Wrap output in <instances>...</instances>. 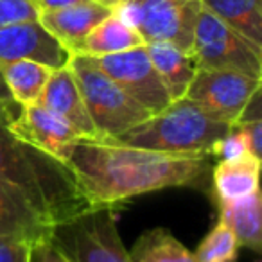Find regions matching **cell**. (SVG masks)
I'll list each match as a JSON object with an SVG mask.
<instances>
[{
  "instance_id": "obj_1",
  "label": "cell",
  "mask_w": 262,
  "mask_h": 262,
  "mask_svg": "<svg viewBox=\"0 0 262 262\" xmlns=\"http://www.w3.org/2000/svg\"><path fill=\"white\" fill-rule=\"evenodd\" d=\"M210 155H167L108 142L76 139L59 151L84 196L94 205H120L169 187L205 189Z\"/></svg>"
},
{
  "instance_id": "obj_2",
  "label": "cell",
  "mask_w": 262,
  "mask_h": 262,
  "mask_svg": "<svg viewBox=\"0 0 262 262\" xmlns=\"http://www.w3.org/2000/svg\"><path fill=\"white\" fill-rule=\"evenodd\" d=\"M0 178L18 189L38 214L56 225L94 207L69 165L18 139L0 113Z\"/></svg>"
},
{
  "instance_id": "obj_3",
  "label": "cell",
  "mask_w": 262,
  "mask_h": 262,
  "mask_svg": "<svg viewBox=\"0 0 262 262\" xmlns=\"http://www.w3.org/2000/svg\"><path fill=\"white\" fill-rule=\"evenodd\" d=\"M230 129V124L214 119L196 102L182 97L122 135L102 140L167 155H212L215 144Z\"/></svg>"
},
{
  "instance_id": "obj_4",
  "label": "cell",
  "mask_w": 262,
  "mask_h": 262,
  "mask_svg": "<svg viewBox=\"0 0 262 262\" xmlns=\"http://www.w3.org/2000/svg\"><path fill=\"white\" fill-rule=\"evenodd\" d=\"M69 69L83 97L84 108L97 131V139H115L151 117L119 84L110 79L86 54H72Z\"/></svg>"
},
{
  "instance_id": "obj_5",
  "label": "cell",
  "mask_w": 262,
  "mask_h": 262,
  "mask_svg": "<svg viewBox=\"0 0 262 262\" xmlns=\"http://www.w3.org/2000/svg\"><path fill=\"white\" fill-rule=\"evenodd\" d=\"M51 243L70 262H133L119 235L113 205H94L56 223Z\"/></svg>"
},
{
  "instance_id": "obj_6",
  "label": "cell",
  "mask_w": 262,
  "mask_h": 262,
  "mask_svg": "<svg viewBox=\"0 0 262 262\" xmlns=\"http://www.w3.org/2000/svg\"><path fill=\"white\" fill-rule=\"evenodd\" d=\"M200 0H122L113 11L142 38L144 45L171 43L190 52Z\"/></svg>"
},
{
  "instance_id": "obj_7",
  "label": "cell",
  "mask_w": 262,
  "mask_h": 262,
  "mask_svg": "<svg viewBox=\"0 0 262 262\" xmlns=\"http://www.w3.org/2000/svg\"><path fill=\"white\" fill-rule=\"evenodd\" d=\"M190 56L198 69L237 70L262 77V47L233 31L212 13L201 8L194 26Z\"/></svg>"
},
{
  "instance_id": "obj_8",
  "label": "cell",
  "mask_w": 262,
  "mask_h": 262,
  "mask_svg": "<svg viewBox=\"0 0 262 262\" xmlns=\"http://www.w3.org/2000/svg\"><path fill=\"white\" fill-rule=\"evenodd\" d=\"M258 90L260 79L237 70L198 69L185 97L210 117L235 126L244 106Z\"/></svg>"
},
{
  "instance_id": "obj_9",
  "label": "cell",
  "mask_w": 262,
  "mask_h": 262,
  "mask_svg": "<svg viewBox=\"0 0 262 262\" xmlns=\"http://www.w3.org/2000/svg\"><path fill=\"white\" fill-rule=\"evenodd\" d=\"M97 67L113 79L137 104L155 115L172 102L165 84L155 70L146 45L94 58Z\"/></svg>"
},
{
  "instance_id": "obj_10",
  "label": "cell",
  "mask_w": 262,
  "mask_h": 262,
  "mask_svg": "<svg viewBox=\"0 0 262 262\" xmlns=\"http://www.w3.org/2000/svg\"><path fill=\"white\" fill-rule=\"evenodd\" d=\"M72 52L56 40L40 20H27L0 27V63L36 61L56 70L69 65Z\"/></svg>"
},
{
  "instance_id": "obj_11",
  "label": "cell",
  "mask_w": 262,
  "mask_h": 262,
  "mask_svg": "<svg viewBox=\"0 0 262 262\" xmlns=\"http://www.w3.org/2000/svg\"><path fill=\"white\" fill-rule=\"evenodd\" d=\"M9 129L18 139L33 144L38 149L54 155V157H58L59 151L67 144L81 139L77 131L67 120H63L59 115H56L54 112L38 102L22 106L18 117L9 124Z\"/></svg>"
},
{
  "instance_id": "obj_12",
  "label": "cell",
  "mask_w": 262,
  "mask_h": 262,
  "mask_svg": "<svg viewBox=\"0 0 262 262\" xmlns=\"http://www.w3.org/2000/svg\"><path fill=\"white\" fill-rule=\"evenodd\" d=\"M36 102L67 120L81 139H97V131L84 108L81 92L69 65L52 70Z\"/></svg>"
},
{
  "instance_id": "obj_13",
  "label": "cell",
  "mask_w": 262,
  "mask_h": 262,
  "mask_svg": "<svg viewBox=\"0 0 262 262\" xmlns=\"http://www.w3.org/2000/svg\"><path fill=\"white\" fill-rule=\"evenodd\" d=\"M52 223L34 210L31 201L11 183L0 178V235L27 243L51 241Z\"/></svg>"
},
{
  "instance_id": "obj_14",
  "label": "cell",
  "mask_w": 262,
  "mask_h": 262,
  "mask_svg": "<svg viewBox=\"0 0 262 262\" xmlns=\"http://www.w3.org/2000/svg\"><path fill=\"white\" fill-rule=\"evenodd\" d=\"M113 9L95 2H83V4L70 6L58 11L40 13V24L59 40L70 52H77L79 45L86 38V34L97 26L99 22L110 16Z\"/></svg>"
},
{
  "instance_id": "obj_15",
  "label": "cell",
  "mask_w": 262,
  "mask_h": 262,
  "mask_svg": "<svg viewBox=\"0 0 262 262\" xmlns=\"http://www.w3.org/2000/svg\"><path fill=\"white\" fill-rule=\"evenodd\" d=\"M260 180V158L246 153L232 160H219L210 171V187L219 203L241 200L257 192Z\"/></svg>"
},
{
  "instance_id": "obj_16",
  "label": "cell",
  "mask_w": 262,
  "mask_h": 262,
  "mask_svg": "<svg viewBox=\"0 0 262 262\" xmlns=\"http://www.w3.org/2000/svg\"><path fill=\"white\" fill-rule=\"evenodd\" d=\"M155 70L165 84L172 101L185 97L189 84L192 83L198 65L190 52L171 43H149L146 45Z\"/></svg>"
},
{
  "instance_id": "obj_17",
  "label": "cell",
  "mask_w": 262,
  "mask_h": 262,
  "mask_svg": "<svg viewBox=\"0 0 262 262\" xmlns=\"http://www.w3.org/2000/svg\"><path fill=\"white\" fill-rule=\"evenodd\" d=\"M219 219L235 235L239 246L262 250V198L260 190L230 203H219Z\"/></svg>"
},
{
  "instance_id": "obj_18",
  "label": "cell",
  "mask_w": 262,
  "mask_h": 262,
  "mask_svg": "<svg viewBox=\"0 0 262 262\" xmlns=\"http://www.w3.org/2000/svg\"><path fill=\"white\" fill-rule=\"evenodd\" d=\"M140 45H144V41L139 36V33L113 11L86 34L83 43L74 54H86L92 58H99V56L129 51V49L140 47Z\"/></svg>"
},
{
  "instance_id": "obj_19",
  "label": "cell",
  "mask_w": 262,
  "mask_h": 262,
  "mask_svg": "<svg viewBox=\"0 0 262 262\" xmlns=\"http://www.w3.org/2000/svg\"><path fill=\"white\" fill-rule=\"evenodd\" d=\"M201 8L262 47V0H200Z\"/></svg>"
},
{
  "instance_id": "obj_20",
  "label": "cell",
  "mask_w": 262,
  "mask_h": 262,
  "mask_svg": "<svg viewBox=\"0 0 262 262\" xmlns=\"http://www.w3.org/2000/svg\"><path fill=\"white\" fill-rule=\"evenodd\" d=\"M0 72L16 104L29 106L38 101L41 90L51 77L52 69L36 61L18 59V61L0 63Z\"/></svg>"
},
{
  "instance_id": "obj_21",
  "label": "cell",
  "mask_w": 262,
  "mask_h": 262,
  "mask_svg": "<svg viewBox=\"0 0 262 262\" xmlns=\"http://www.w3.org/2000/svg\"><path fill=\"white\" fill-rule=\"evenodd\" d=\"M133 262H196L194 255L165 228H153L139 237L129 251Z\"/></svg>"
},
{
  "instance_id": "obj_22",
  "label": "cell",
  "mask_w": 262,
  "mask_h": 262,
  "mask_svg": "<svg viewBox=\"0 0 262 262\" xmlns=\"http://www.w3.org/2000/svg\"><path fill=\"white\" fill-rule=\"evenodd\" d=\"M239 248L233 232L219 219L192 255L196 262H235Z\"/></svg>"
},
{
  "instance_id": "obj_23",
  "label": "cell",
  "mask_w": 262,
  "mask_h": 262,
  "mask_svg": "<svg viewBox=\"0 0 262 262\" xmlns=\"http://www.w3.org/2000/svg\"><path fill=\"white\" fill-rule=\"evenodd\" d=\"M40 11L33 0H0V27L27 20H38Z\"/></svg>"
},
{
  "instance_id": "obj_24",
  "label": "cell",
  "mask_w": 262,
  "mask_h": 262,
  "mask_svg": "<svg viewBox=\"0 0 262 262\" xmlns=\"http://www.w3.org/2000/svg\"><path fill=\"white\" fill-rule=\"evenodd\" d=\"M246 153L248 144L239 126H232V129L215 144L214 151H212V155H217L221 160H232V158H239Z\"/></svg>"
},
{
  "instance_id": "obj_25",
  "label": "cell",
  "mask_w": 262,
  "mask_h": 262,
  "mask_svg": "<svg viewBox=\"0 0 262 262\" xmlns=\"http://www.w3.org/2000/svg\"><path fill=\"white\" fill-rule=\"evenodd\" d=\"M31 243L0 235V262H29Z\"/></svg>"
},
{
  "instance_id": "obj_26",
  "label": "cell",
  "mask_w": 262,
  "mask_h": 262,
  "mask_svg": "<svg viewBox=\"0 0 262 262\" xmlns=\"http://www.w3.org/2000/svg\"><path fill=\"white\" fill-rule=\"evenodd\" d=\"M29 262H70L51 241L31 244Z\"/></svg>"
},
{
  "instance_id": "obj_27",
  "label": "cell",
  "mask_w": 262,
  "mask_h": 262,
  "mask_svg": "<svg viewBox=\"0 0 262 262\" xmlns=\"http://www.w3.org/2000/svg\"><path fill=\"white\" fill-rule=\"evenodd\" d=\"M241 131L244 133V139L248 144V153L253 155L255 158L262 157V119L251 120L246 124H239Z\"/></svg>"
},
{
  "instance_id": "obj_28",
  "label": "cell",
  "mask_w": 262,
  "mask_h": 262,
  "mask_svg": "<svg viewBox=\"0 0 262 262\" xmlns=\"http://www.w3.org/2000/svg\"><path fill=\"white\" fill-rule=\"evenodd\" d=\"M34 6L40 13H49V11H58V9H65L70 6L83 4V2H90V0H33Z\"/></svg>"
},
{
  "instance_id": "obj_29",
  "label": "cell",
  "mask_w": 262,
  "mask_h": 262,
  "mask_svg": "<svg viewBox=\"0 0 262 262\" xmlns=\"http://www.w3.org/2000/svg\"><path fill=\"white\" fill-rule=\"evenodd\" d=\"M92 2H95V4H101V6H106V8H110V9H115L117 6L122 2V0H92Z\"/></svg>"
}]
</instances>
